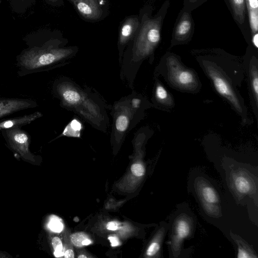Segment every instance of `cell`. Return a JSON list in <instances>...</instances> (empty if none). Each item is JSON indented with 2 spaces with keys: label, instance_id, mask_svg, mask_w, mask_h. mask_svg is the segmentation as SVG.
I'll return each instance as SVG.
<instances>
[{
  "label": "cell",
  "instance_id": "obj_1",
  "mask_svg": "<svg viewBox=\"0 0 258 258\" xmlns=\"http://www.w3.org/2000/svg\"><path fill=\"white\" fill-rule=\"evenodd\" d=\"M72 51L71 49L57 48L50 45L25 49L16 58L18 75L24 77L47 70Z\"/></svg>",
  "mask_w": 258,
  "mask_h": 258
},
{
  "label": "cell",
  "instance_id": "obj_2",
  "mask_svg": "<svg viewBox=\"0 0 258 258\" xmlns=\"http://www.w3.org/2000/svg\"><path fill=\"white\" fill-rule=\"evenodd\" d=\"M160 24L156 20H146L142 26L134 47L136 56L149 55L160 40Z\"/></svg>",
  "mask_w": 258,
  "mask_h": 258
},
{
  "label": "cell",
  "instance_id": "obj_3",
  "mask_svg": "<svg viewBox=\"0 0 258 258\" xmlns=\"http://www.w3.org/2000/svg\"><path fill=\"white\" fill-rule=\"evenodd\" d=\"M9 146L24 158L33 160L34 156L29 150L30 137L29 134L20 127L1 131Z\"/></svg>",
  "mask_w": 258,
  "mask_h": 258
},
{
  "label": "cell",
  "instance_id": "obj_4",
  "mask_svg": "<svg viewBox=\"0 0 258 258\" xmlns=\"http://www.w3.org/2000/svg\"><path fill=\"white\" fill-rule=\"evenodd\" d=\"M193 222L188 215L182 214L175 218L173 224L170 241L175 254L179 251L184 239L191 234Z\"/></svg>",
  "mask_w": 258,
  "mask_h": 258
},
{
  "label": "cell",
  "instance_id": "obj_5",
  "mask_svg": "<svg viewBox=\"0 0 258 258\" xmlns=\"http://www.w3.org/2000/svg\"><path fill=\"white\" fill-rule=\"evenodd\" d=\"M207 70L217 92L228 99L237 110L241 111V105L238 98L226 78L212 66L208 67Z\"/></svg>",
  "mask_w": 258,
  "mask_h": 258
},
{
  "label": "cell",
  "instance_id": "obj_6",
  "mask_svg": "<svg viewBox=\"0 0 258 258\" xmlns=\"http://www.w3.org/2000/svg\"><path fill=\"white\" fill-rule=\"evenodd\" d=\"M169 78L178 87L189 89L196 83V77L192 72L179 66L174 58L168 61Z\"/></svg>",
  "mask_w": 258,
  "mask_h": 258
},
{
  "label": "cell",
  "instance_id": "obj_7",
  "mask_svg": "<svg viewBox=\"0 0 258 258\" xmlns=\"http://www.w3.org/2000/svg\"><path fill=\"white\" fill-rule=\"evenodd\" d=\"M37 106L36 102L30 99L0 98V120L15 112Z\"/></svg>",
  "mask_w": 258,
  "mask_h": 258
},
{
  "label": "cell",
  "instance_id": "obj_8",
  "mask_svg": "<svg viewBox=\"0 0 258 258\" xmlns=\"http://www.w3.org/2000/svg\"><path fill=\"white\" fill-rule=\"evenodd\" d=\"M70 1L85 18L90 20H97L101 17L102 10L98 0Z\"/></svg>",
  "mask_w": 258,
  "mask_h": 258
},
{
  "label": "cell",
  "instance_id": "obj_9",
  "mask_svg": "<svg viewBox=\"0 0 258 258\" xmlns=\"http://www.w3.org/2000/svg\"><path fill=\"white\" fill-rule=\"evenodd\" d=\"M42 115L40 112L35 111L23 116L2 119L0 120V131L11 128H21L22 126L30 124Z\"/></svg>",
  "mask_w": 258,
  "mask_h": 258
},
{
  "label": "cell",
  "instance_id": "obj_10",
  "mask_svg": "<svg viewBox=\"0 0 258 258\" xmlns=\"http://www.w3.org/2000/svg\"><path fill=\"white\" fill-rule=\"evenodd\" d=\"M139 23L136 17L127 18L121 26L119 33V41L120 44L127 42L136 31Z\"/></svg>",
  "mask_w": 258,
  "mask_h": 258
},
{
  "label": "cell",
  "instance_id": "obj_11",
  "mask_svg": "<svg viewBox=\"0 0 258 258\" xmlns=\"http://www.w3.org/2000/svg\"><path fill=\"white\" fill-rule=\"evenodd\" d=\"M247 8L249 22L253 33L258 30V0H245Z\"/></svg>",
  "mask_w": 258,
  "mask_h": 258
},
{
  "label": "cell",
  "instance_id": "obj_12",
  "mask_svg": "<svg viewBox=\"0 0 258 258\" xmlns=\"http://www.w3.org/2000/svg\"><path fill=\"white\" fill-rule=\"evenodd\" d=\"M199 193L204 202L203 204L215 205L219 202L217 191L210 185L206 184L201 186Z\"/></svg>",
  "mask_w": 258,
  "mask_h": 258
},
{
  "label": "cell",
  "instance_id": "obj_13",
  "mask_svg": "<svg viewBox=\"0 0 258 258\" xmlns=\"http://www.w3.org/2000/svg\"><path fill=\"white\" fill-rule=\"evenodd\" d=\"M56 90L61 95L63 99L67 103L74 105L78 103L81 99V96L78 92L73 89L57 86Z\"/></svg>",
  "mask_w": 258,
  "mask_h": 258
},
{
  "label": "cell",
  "instance_id": "obj_14",
  "mask_svg": "<svg viewBox=\"0 0 258 258\" xmlns=\"http://www.w3.org/2000/svg\"><path fill=\"white\" fill-rule=\"evenodd\" d=\"M234 185L235 189L241 194H246L251 189V183L245 176L239 174L234 178Z\"/></svg>",
  "mask_w": 258,
  "mask_h": 258
},
{
  "label": "cell",
  "instance_id": "obj_15",
  "mask_svg": "<svg viewBox=\"0 0 258 258\" xmlns=\"http://www.w3.org/2000/svg\"><path fill=\"white\" fill-rule=\"evenodd\" d=\"M167 227L168 226L162 231L157 240L152 242L150 244L146 251V254L148 256H153L159 252L161 250L162 241L166 234Z\"/></svg>",
  "mask_w": 258,
  "mask_h": 258
},
{
  "label": "cell",
  "instance_id": "obj_16",
  "mask_svg": "<svg viewBox=\"0 0 258 258\" xmlns=\"http://www.w3.org/2000/svg\"><path fill=\"white\" fill-rule=\"evenodd\" d=\"M238 245V250L237 257L238 258L257 257L255 253L252 250L250 247L245 243L241 241V240L234 237Z\"/></svg>",
  "mask_w": 258,
  "mask_h": 258
},
{
  "label": "cell",
  "instance_id": "obj_17",
  "mask_svg": "<svg viewBox=\"0 0 258 258\" xmlns=\"http://www.w3.org/2000/svg\"><path fill=\"white\" fill-rule=\"evenodd\" d=\"M71 239L72 243L78 247L88 245L92 243L88 236L83 232H77L73 234L71 236Z\"/></svg>",
  "mask_w": 258,
  "mask_h": 258
},
{
  "label": "cell",
  "instance_id": "obj_18",
  "mask_svg": "<svg viewBox=\"0 0 258 258\" xmlns=\"http://www.w3.org/2000/svg\"><path fill=\"white\" fill-rule=\"evenodd\" d=\"M191 23L188 19H183L178 23L175 31L176 36L179 37L185 36L190 30Z\"/></svg>",
  "mask_w": 258,
  "mask_h": 258
},
{
  "label": "cell",
  "instance_id": "obj_19",
  "mask_svg": "<svg viewBox=\"0 0 258 258\" xmlns=\"http://www.w3.org/2000/svg\"><path fill=\"white\" fill-rule=\"evenodd\" d=\"M234 13L240 21H243L244 16L245 1L230 0Z\"/></svg>",
  "mask_w": 258,
  "mask_h": 258
},
{
  "label": "cell",
  "instance_id": "obj_20",
  "mask_svg": "<svg viewBox=\"0 0 258 258\" xmlns=\"http://www.w3.org/2000/svg\"><path fill=\"white\" fill-rule=\"evenodd\" d=\"M250 79L251 89L255 103L257 104L258 99V74L256 68H252L251 71Z\"/></svg>",
  "mask_w": 258,
  "mask_h": 258
},
{
  "label": "cell",
  "instance_id": "obj_21",
  "mask_svg": "<svg viewBox=\"0 0 258 258\" xmlns=\"http://www.w3.org/2000/svg\"><path fill=\"white\" fill-rule=\"evenodd\" d=\"M49 229L55 232H60L63 228V225L60 220L56 216H53L48 223Z\"/></svg>",
  "mask_w": 258,
  "mask_h": 258
},
{
  "label": "cell",
  "instance_id": "obj_22",
  "mask_svg": "<svg viewBox=\"0 0 258 258\" xmlns=\"http://www.w3.org/2000/svg\"><path fill=\"white\" fill-rule=\"evenodd\" d=\"M52 245L54 250V255L56 257H61L64 255V250L61 240L54 237L52 240Z\"/></svg>",
  "mask_w": 258,
  "mask_h": 258
},
{
  "label": "cell",
  "instance_id": "obj_23",
  "mask_svg": "<svg viewBox=\"0 0 258 258\" xmlns=\"http://www.w3.org/2000/svg\"><path fill=\"white\" fill-rule=\"evenodd\" d=\"M115 125L118 131H125L128 125V118L124 114L119 115L116 119Z\"/></svg>",
  "mask_w": 258,
  "mask_h": 258
},
{
  "label": "cell",
  "instance_id": "obj_24",
  "mask_svg": "<svg viewBox=\"0 0 258 258\" xmlns=\"http://www.w3.org/2000/svg\"><path fill=\"white\" fill-rule=\"evenodd\" d=\"M155 94L158 100L160 101L165 102L168 100V92L165 88L161 85H158L156 87Z\"/></svg>",
  "mask_w": 258,
  "mask_h": 258
},
{
  "label": "cell",
  "instance_id": "obj_25",
  "mask_svg": "<svg viewBox=\"0 0 258 258\" xmlns=\"http://www.w3.org/2000/svg\"><path fill=\"white\" fill-rule=\"evenodd\" d=\"M81 129V125L80 123L77 120H73L66 128L65 130L68 131L72 130L73 131L71 134V136L79 137V132Z\"/></svg>",
  "mask_w": 258,
  "mask_h": 258
},
{
  "label": "cell",
  "instance_id": "obj_26",
  "mask_svg": "<svg viewBox=\"0 0 258 258\" xmlns=\"http://www.w3.org/2000/svg\"><path fill=\"white\" fill-rule=\"evenodd\" d=\"M131 171L136 176H142L145 173V168L143 165L139 163H135L132 165Z\"/></svg>",
  "mask_w": 258,
  "mask_h": 258
},
{
  "label": "cell",
  "instance_id": "obj_27",
  "mask_svg": "<svg viewBox=\"0 0 258 258\" xmlns=\"http://www.w3.org/2000/svg\"><path fill=\"white\" fill-rule=\"evenodd\" d=\"M106 227L109 230H116L118 229V224L115 221H111L107 223Z\"/></svg>",
  "mask_w": 258,
  "mask_h": 258
},
{
  "label": "cell",
  "instance_id": "obj_28",
  "mask_svg": "<svg viewBox=\"0 0 258 258\" xmlns=\"http://www.w3.org/2000/svg\"><path fill=\"white\" fill-rule=\"evenodd\" d=\"M108 239L110 240L111 245L112 247L117 246L119 244V241L115 236H109Z\"/></svg>",
  "mask_w": 258,
  "mask_h": 258
},
{
  "label": "cell",
  "instance_id": "obj_29",
  "mask_svg": "<svg viewBox=\"0 0 258 258\" xmlns=\"http://www.w3.org/2000/svg\"><path fill=\"white\" fill-rule=\"evenodd\" d=\"M64 257L66 258H74V254L72 249H68L64 253Z\"/></svg>",
  "mask_w": 258,
  "mask_h": 258
},
{
  "label": "cell",
  "instance_id": "obj_30",
  "mask_svg": "<svg viewBox=\"0 0 258 258\" xmlns=\"http://www.w3.org/2000/svg\"><path fill=\"white\" fill-rule=\"evenodd\" d=\"M252 41L253 45L256 48H258V34L257 33H254V35L252 37Z\"/></svg>",
  "mask_w": 258,
  "mask_h": 258
},
{
  "label": "cell",
  "instance_id": "obj_31",
  "mask_svg": "<svg viewBox=\"0 0 258 258\" xmlns=\"http://www.w3.org/2000/svg\"><path fill=\"white\" fill-rule=\"evenodd\" d=\"M84 257L86 258L87 256L85 255H82V254L78 256V258H84Z\"/></svg>",
  "mask_w": 258,
  "mask_h": 258
},
{
  "label": "cell",
  "instance_id": "obj_32",
  "mask_svg": "<svg viewBox=\"0 0 258 258\" xmlns=\"http://www.w3.org/2000/svg\"><path fill=\"white\" fill-rule=\"evenodd\" d=\"M50 1H52V2H55V1H57V0H50Z\"/></svg>",
  "mask_w": 258,
  "mask_h": 258
}]
</instances>
